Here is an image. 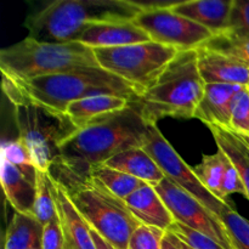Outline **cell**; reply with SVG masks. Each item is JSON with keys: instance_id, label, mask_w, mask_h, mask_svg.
I'll return each instance as SVG.
<instances>
[{"instance_id": "cell-37", "label": "cell", "mask_w": 249, "mask_h": 249, "mask_svg": "<svg viewBox=\"0 0 249 249\" xmlns=\"http://www.w3.org/2000/svg\"><path fill=\"white\" fill-rule=\"evenodd\" d=\"M245 140H246V139H245ZM246 141H247V142H248V143H249V140H246Z\"/></svg>"}, {"instance_id": "cell-18", "label": "cell", "mask_w": 249, "mask_h": 249, "mask_svg": "<svg viewBox=\"0 0 249 249\" xmlns=\"http://www.w3.org/2000/svg\"><path fill=\"white\" fill-rule=\"evenodd\" d=\"M1 186L7 203L17 213L33 214L36 180L29 178L17 165L1 158Z\"/></svg>"}, {"instance_id": "cell-31", "label": "cell", "mask_w": 249, "mask_h": 249, "mask_svg": "<svg viewBox=\"0 0 249 249\" xmlns=\"http://www.w3.org/2000/svg\"><path fill=\"white\" fill-rule=\"evenodd\" d=\"M168 231L174 233L186 245L187 249H225L207 236L175 221Z\"/></svg>"}, {"instance_id": "cell-10", "label": "cell", "mask_w": 249, "mask_h": 249, "mask_svg": "<svg viewBox=\"0 0 249 249\" xmlns=\"http://www.w3.org/2000/svg\"><path fill=\"white\" fill-rule=\"evenodd\" d=\"M143 148L157 162L168 180L194 196L197 201L201 202L206 208L213 212L219 218L226 209L235 208L231 204L221 202L203 186V184L195 174L194 168L190 167L180 157L179 153L160 133L157 124H150L148 126L147 140Z\"/></svg>"}, {"instance_id": "cell-23", "label": "cell", "mask_w": 249, "mask_h": 249, "mask_svg": "<svg viewBox=\"0 0 249 249\" xmlns=\"http://www.w3.org/2000/svg\"><path fill=\"white\" fill-rule=\"evenodd\" d=\"M224 158L225 153L220 148H218L214 155H203L202 162L194 168V172L199 181L212 195H214L224 203L232 206V203L223 196V178L225 170Z\"/></svg>"}, {"instance_id": "cell-1", "label": "cell", "mask_w": 249, "mask_h": 249, "mask_svg": "<svg viewBox=\"0 0 249 249\" xmlns=\"http://www.w3.org/2000/svg\"><path fill=\"white\" fill-rule=\"evenodd\" d=\"M2 91L11 104L32 102L60 113H65L72 102L97 95L125 97L130 102L139 96L130 84L101 67L83 68L31 80L2 77Z\"/></svg>"}, {"instance_id": "cell-22", "label": "cell", "mask_w": 249, "mask_h": 249, "mask_svg": "<svg viewBox=\"0 0 249 249\" xmlns=\"http://www.w3.org/2000/svg\"><path fill=\"white\" fill-rule=\"evenodd\" d=\"M214 136L216 146L232 162L245 185L249 201V143L230 129L219 125H207Z\"/></svg>"}, {"instance_id": "cell-12", "label": "cell", "mask_w": 249, "mask_h": 249, "mask_svg": "<svg viewBox=\"0 0 249 249\" xmlns=\"http://www.w3.org/2000/svg\"><path fill=\"white\" fill-rule=\"evenodd\" d=\"M151 38L133 21L97 22L85 27L79 43L90 49H109L150 41Z\"/></svg>"}, {"instance_id": "cell-19", "label": "cell", "mask_w": 249, "mask_h": 249, "mask_svg": "<svg viewBox=\"0 0 249 249\" xmlns=\"http://www.w3.org/2000/svg\"><path fill=\"white\" fill-rule=\"evenodd\" d=\"M105 164L152 186H157L165 179L163 170L143 147H133L123 151Z\"/></svg>"}, {"instance_id": "cell-16", "label": "cell", "mask_w": 249, "mask_h": 249, "mask_svg": "<svg viewBox=\"0 0 249 249\" xmlns=\"http://www.w3.org/2000/svg\"><path fill=\"white\" fill-rule=\"evenodd\" d=\"M126 207L139 223L168 231L175 223L172 213L155 186L145 184L125 199Z\"/></svg>"}, {"instance_id": "cell-11", "label": "cell", "mask_w": 249, "mask_h": 249, "mask_svg": "<svg viewBox=\"0 0 249 249\" xmlns=\"http://www.w3.org/2000/svg\"><path fill=\"white\" fill-rule=\"evenodd\" d=\"M155 187L177 223L207 236L225 249H238L237 243L221 219L194 196L167 178Z\"/></svg>"}, {"instance_id": "cell-24", "label": "cell", "mask_w": 249, "mask_h": 249, "mask_svg": "<svg viewBox=\"0 0 249 249\" xmlns=\"http://www.w3.org/2000/svg\"><path fill=\"white\" fill-rule=\"evenodd\" d=\"M96 179H99L114 196L125 201L130 195H133L136 190L142 187L146 182L131 177V175L122 173L119 170L109 168L108 165L101 164L91 168L89 170Z\"/></svg>"}, {"instance_id": "cell-33", "label": "cell", "mask_w": 249, "mask_h": 249, "mask_svg": "<svg viewBox=\"0 0 249 249\" xmlns=\"http://www.w3.org/2000/svg\"><path fill=\"white\" fill-rule=\"evenodd\" d=\"M224 178H223V196L224 198L229 201V196L233 194H240L243 196H247V192H246L245 185H243L242 180H241L240 174H238L237 169H236L235 165L232 164V162L230 160V158L225 155L224 158Z\"/></svg>"}, {"instance_id": "cell-13", "label": "cell", "mask_w": 249, "mask_h": 249, "mask_svg": "<svg viewBox=\"0 0 249 249\" xmlns=\"http://www.w3.org/2000/svg\"><path fill=\"white\" fill-rule=\"evenodd\" d=\"M198 70L206 84L249 87V66L208 48L197 49Z\"/></svg>"}, {"instance_id": "cell-36", "label": "cell", "mask_w": 249, "mask_h": 249, "mask_svg": "<svg viewBox=\"0 0 249 249\" xmlns=\"http://www.w3.org/2000/svg\"><path fill=\"white\" fill-rule=\"evenodd\" d=\"M91 236H92V240H94L95 246H96V249H116L108 241L105 240L99 232H96L95 230L91 229Z\"/></svg>"}, {"instance_id": "cell-32", "label": "cell", "mask_w": 249, "mask_h": 249, "mask_svg": "<svg viewBox=\"0 0 249 249\" xmlns=\"http://www.w3.org/2000/svg\"><path fill=\"white\" fill-rule=\"evenodd\" d=\"M228 33L249 36V0H233Z\"/></svg>"}, {"instance_id": "cell-15", "label": "cell", "mask_w": 249, "mask_h": 249, "mask_svg": "<svg viewBox=\"0 0 249 249\" xmlns=\"http://www.w3.org/2000/svg\"><path fill=\"white\" fill-rule=\"evenodd\" d=\"M51 190L65 236V249H96L91 228L68 199L60 185L53 179Z\"/></svg>"}, {"instance_id": "cell-14", "label": "cell", "mask_w": 249, "mask_h": 249, "mask_svg": "<svg viewBox=\"0 0 249 249\" xmlns=\"http://www.w3.org/2000/svg\"><path fill=\"white\" fill-rule=\"evenodd\" d=\"M232 6L233 0H189L169 4L175 14L204 27L214 36L228 31Z\"/></svg>"}, {"instance_id": "cell-4", "label": "cell", "mask_w": 249, "mask_h": 249, "mask_svg": "<svg viewBox=\"0 0 249 249\" xmlns=\"http://www.w3.org/2000/svg\"><path fill=\"white\" fill-rule=\"evenodd\" d=\"M146 4L129 0H55L27 17L31 38L43 43H73L97 22L133 21Z\"/></svg>"}, {"instance_id": "cell-2", "label": "cell", "mask_w": 249, "mask_h": 249, "mask_svg": "<svg viewBox=\"0 0 249 249\" xmlns=\"http://www.w3.org/2000/svg\"><path fill=\"white\" fill-rule=\"evenodd\" d=\"M49 174L92 230L116 249H129L131 235L141 224L125 201L114 196L90 172H79L55 162Z\"/></svg>"}, {"instance_id": "cell-28", "label": "cell", "mask_w": 249, "mask_h": 249, "mask_svg": "<svg viewBox=\"0 0 249 249\" xmlns=\"http://www.w3.org/2000/svg\"><path fill=\"white\" fill-rule=\"evenodd\" d=\"M230 130L249 140V87H243L233 97Z\"/></svg>"}, {"instance_id": "cell-34", "label": "cell", "mask_w": 249, "mask_h": 249, "mask_svg": "<svg viewBox=\"0 0 249 249\" xmlns=\"http://www.w3.org/2000/svg\"><path fill=\"white\" fill-rule=\"evenodd\" d=\"M41 249H65V236L58 215L44 226Z\"/></svg>"}, {"instance_id": "cell-21", "label": "cell", "mask_w": 249, "mask_h": 249, "mask_svg": "<svg viewBox=\"0 0 249 249\" xmlns=\"http://www.w3.org/2000/svg\"><path fill=\"white\" fill-rule=\"evenodd\" d=\"M43 230L33 214L15 212L5 231L4 249H41Z\"/></svg>"}, {"instance_id": "cell-29", "label": "cell", "mask_w": 249, "mask_h": 249, "mask_svg": "<svg viewBox=\"0 0 249 249\" xmlns=\"http://www.w3.org/2000/svg\"><path fill=\"white\" fill-rule=\"evenodd\" d=\"M220 219L237 243L238 249H249V220L240 215L235 208L226 209Z\"/></svg>"}, {"instance_id": "cell-17", "label": "cell", "mask_w": 249, "mask_h": 249, "mask_svg": "<svg viewBox=\"0 0 249 249\" xmlns=\"http://www.w3.org/2000/svg\"><path fill=\"white\" fill-rule=\"evenodd\" d=\"M243 87L232 84H206L204 96L195 118L206 125H219L230 129L231 105L233 97Z\"/></svg>"}, {"instance_id": "cell-5", "label": "cell", "mask_w": 249, "mask_h": 249, "mask_svg": "<svg viewBox=\"0 0 249 249\" xmlns=\"http://www.w3.org/2000/svg\"><path fill=\"white\" fill-rule=\"evenodd\" d=\"M204 89L197 50L181 51L157 82L130 104L148 124H157L168 117L191 119L203 99Z\"/></svg>"}, {"instance_id": "cell-3", "label": "cell", "mask_w": 249, "mask_h": 249, "mask_svg": "<svg viewBox=\"0 0 249 249\" xmlns=\"http://www.w3.org/2000/svg\"><path fill=\"white\" fill-rule=\"evenodd\" d=\"M150 124L131 104L125 109L100 117L61 146L56 163L79 172L105 164L133 147H143ZM53 162V163H55Z\"/></svg>"}, {"instance_id": "cell-6", "label": "cell", "mask_w": 249, "mask_h": 249, "mask_svg": "<svg viewBox=\"0 0 249 249\" xmlns=\"http://www.w3.org/2000/svg\"><path fill=\"white\" fill-rule=\"evenodd\" d=\"M89 67H99L94 50L79 41L43 43L27 36L0 51L1 74L11 80H31Z\"/></svg>"}, {"instance_id": "cell-7", "label": "cell", "mask_w": 249, "mask_h": 249, "mask_svg": "<svg viewBox=\"0 0 249 249\" xmlns=\"http://www.w3.org/2000/svg\"><path fill=\"white\" fill-rule=\"evenodd\" d=\"M17 138L26 145L38 170L49 172L60 157L61 146L78 129L66 113L53 111L32 102H12Z\"/></svg>"}, {"instance_id": "cell-25", "label": "cell", "mask_w": 249, "mask_h": 249, "mask_svg": "<svg viewBox=\"0 0 249 249\" xmlns=\"http://www.w3.org/2000/svg\"><path fill=\"white\" fill-rule=\"evenodd\" d=\"M33 215L43 226L50 223L56 215V204L51 190V178L49 172L38 170L36 175V194L34 201Z\"/></svg>"}, {"instance_id": "cell-27", "label": "cell", "mask_w": 249, "mask_h": 249, "mask_svg": "<svg viewBox=\"0 0 249 249\" xmlns=\"http://www.w3.org/2000/svg\"><path fill=\"white\" fill-rule=\"evenodd\" d=\"M1 158L9 160L12 164L17 165L19 169L23 170L29 178L36 180L38 169L34 165L32 156L28 148L18 138L15 140L2 141L1 143Z\"/></svg>"}, {"instance_id": "cell-26", "label": "cell", "mask_w": 249, "mask_h": 249, "mask_svg": "<svg viewBox=\"0 0 249 249\" xmlns=\"http://www.w3.org/2000/svg\"><path fill=\"white\" fill-rule=\"evenodd\" d=\"M203 46L249 66V36H240L224 32L212 36Z\"/></svg>"}, {"instance_id": "cell-20", "label": "cell", "mask_w": 249, "mask_h": 249, "mask_svg": "<svg viewBox=\"0 0 249 249\" xmlns=\"http://www.w3.org/2000/svg\"><path fill=\"white\" fill-rule=\"evenodd\" d=\"M130 101L125 97L114 95H97L87 99L74 101L68 105L65 113L73 123V125L82 130L100 117L125 109Z\"/></svg>"}, {"instance_id": "cell-9", "label": "cell", "mask_w": 249, "mask_h": 249, "mask_svg": "<svg viewBox=\"0 0 249 249\" xmlns=\"http://www.w3.org/2000/svg\"><path fill=\"white\" fill-rule=\"evenodd\" d=\"M133 22L152 41L170 46L179 53L197 50L214 36L204 27L175 14L169 4H146Z\"/></svg>"}, {"instance_id": "cell-35", "label": "cell", "mask_w": 249, "mask_h": 249, "mask_svg": "<svg viewBox=\"0 0 249 249\" xmlns=\"http://www.w3.org/2000/svg\"><path fill=\"white\" fill-rule=\"evenodd\" d=\"M162 249H187V247L178 236L167 231L162 241Z\"/></svg>"}, {"instance_id": "cell-8", "label": "cell", "mask_w": 249, "mask_h": 249, "mask_svg": "<svg viewBox=\"0 0 249 249\" xmlns=\"http://www.w3.org/2000/svg\"><path fill=\"white\" fill-rule=\"evenodd\" d=\"M99 67L130 84L139 96L147 91L179 51L150 40L109 49H94Z\"/></svg>"}, {"instance_id": "cell-30", "label": "cell", "mask_w": 249, "mask_h": 249, "mask_svg": "<svg viewBox=\"0 0 249 249\" xmlns=\"http://www.w3.org/2000/svg\"><path fill=\"white\" fill-rule=\"evenodd\" d=\"M167 231L141 224L131 235L129 249H162V241Z\"/></svg>"}]
</instances>
